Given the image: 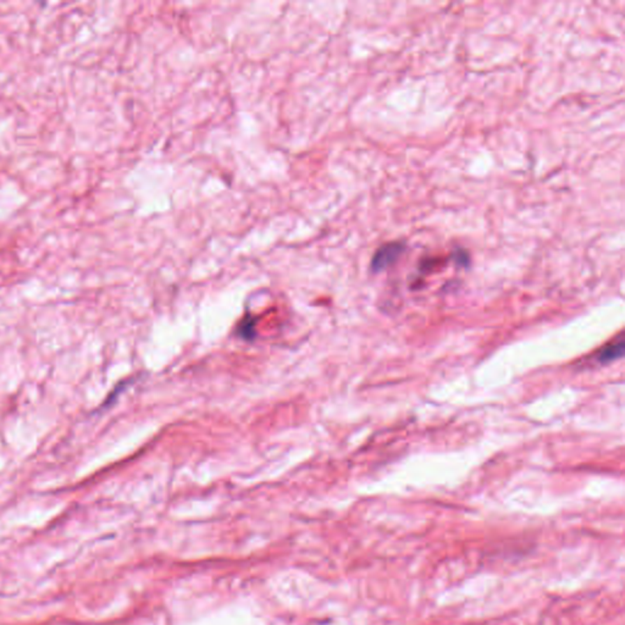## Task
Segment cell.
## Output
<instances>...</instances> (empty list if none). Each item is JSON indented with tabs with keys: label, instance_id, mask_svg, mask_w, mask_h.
<instances>
[{
	"label": "cell",
	"instance_id": "6da1fadb",
	"mask_svg": "<svg viewBox=\"0 0 625 625\" xmlns=\"http://www.w3.org/2000/svg\"><path fill=\"white\" fill-rule=\"evenodd\" d=\"M403 250L404 245L398 242L382 245L378 250L374 258L371 260V269L375 273L385 270L398 259L399 255L402 254Z\"/></svg>",
	"mask_w": 625,
	"mask_h": 625
},
{
	"label": "cell",
	"instance_id": "7a4b0ae2",
	"mask_svg": "<svg viewBox=\"0 0 625 625\" xmlns=\"http://www.w3.org/2000/svg\"><path fill=\"white\" fill-rule=\"evenodd\" d=\"M623 354H624V342H623V340H621V341L617 342V343H613V345H610L606 348H603L601 353H600V356H598V361H601V363H610V361L619 359L621 357H623Z\"/></svg>",
	"mask_w": 625,
	"mask_h": 625
},
{
	"label": "cell",
	"instance_id": "3957f363",
	"mask_svg": "<svg viewBox=\"0 0 625 625\" xmlns=\"http://www.w3.org/2000/svg\"><path fill=\"white\" fill-rule=\"evenodd\" d=\"M255 320L253 317H245L238 326V335L245 340H253L255 336Z\"/></svg>",
	"mask_w": 625,
	"mask_h": 625
}]
</instances>
